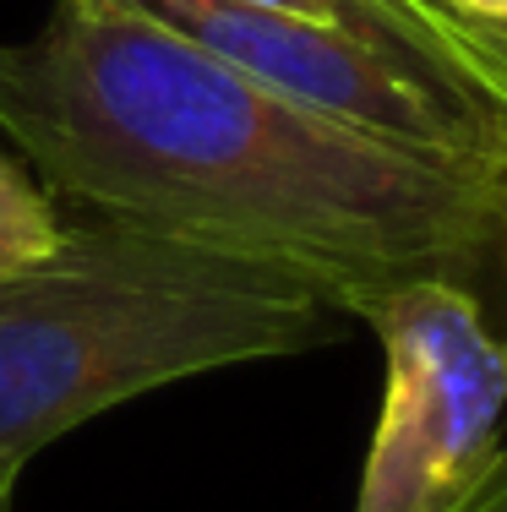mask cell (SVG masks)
Returning a JSON list of instances; mask_svg holds the SVG:
<instances>
[{"label": "cell", "mask_w": 507, "mask_h": 512, "mask_svg": "<svg viewBox=\"0 0 507 512\" xmlns=\"http://www.w3.org/2000/svg\"><path fill=\"white\" fill-rule=\"evenodd\" d=\"M0 131L60 207L306 273L360 322L409 278L497 256L502 169L300 109L131 0H50L0 39Z\"/></svg>", "instance_id": "obj_1"}, {"label": "cell", "mask_w": 507, "mask_h": 512, "mask_svg": "<svg viewBox=\"0 0 507 512\" xmlns=\"http://www.w3.org/2000/svg\"><path fill=\"white\" fill-rule=\"evenodd\" d=\"M349 322L328 289L279 262L66 207L55 251L0 273V480L115 404L311 355Z\"/></svg>", "instance_id": "obj_2"}, {"label": "cell", "mask_w": 507, "mask_h": 512, "mask_svg": "<svg viewBox=\"0 0 507 512\" xmlns=\"http://www.w3.org/2000/svg\"><path fill=\"white\" fill-rule=\"evenodd\" d=\"M360 322L382 344V409L355 512H453L507 447V338L458 278H409Z\"/></svg>", "instance_id": "obj_3"}, {"label": "cell", "mask_w": 507, "mask_h": 512, "mask_svg": "<svg viewBox=\"0 0 507 512\" xmlns=\"http://www.w3.org/2000/svg\"><path fill=\"white\" fill-rule=\"evenodd\" d=\"M131 6L153 11L191 44L295 99L300 109H317L404 153L507 175V109L388 44L246 0H131Z\"/></svg>", "instance_id": "obj_4"}, {"label": "cell", "mask_w": 507, "mask_h": 512, "mask_svg": "<svg viewBox=\"0 0 507 512\" xmlns=\"http://www.w3.org/2000/svg\"><path fill=\"white\" fill-rule=\"evenodd\" d=\"M60 224H66V207L50 197V186L22 158L0 153V273H17L50 256Z\"/></svg>", "instance_id": "obj_5"}, {"label": "cell", "mask_w": 507, "mask_h": 512, "mask_svg": "<svg viewBox=\"0 0 507 512\" xmlns=\"http://www.w3.org/2000/svg\"><path fill=\"white\" fill-rule=\"evenodd\" d=\"M453 512H507V447H502V458L491 463V474H486V480H480Z\"/></svg>", "instance_id": "obj_6"}, {"label": "cell", "mask_w": 507, "mask_h": 512, "mask_svg": "<svg viewBox=\"0 0 507 512\" xmlns=\"http://www.w3.org/2000/svg\"><path fill=\"white\" fill-rule=\"evenodd\" d=\"M442 11H453L458 22H475V28L507 33V0H437Z\"/></svg>", "instance_id": "obj_7"}, {"label": "cell", "mask_w": 507, "mask_h": 512, "mask_svg": "<svg viewBox=\"0 0 507 512\" xmlns=\"http://www.w3.org/2000/svg\"><path fill=\"white\" fill-rule=\"evenodd\" d=\"M11 502H17V480H0V512H11Z\"/></svg>", "instance_id": "obj_8"}, {"label": "cell", "mask_w": 507, "mask_h": 512, "mask_svg": "<svg viewBox=\"0 0 507 512\" xmlns=\"http://www.w3.org/2000/svg\"><path fill=\"white\" fill-rule=\"evenodd\" d=\"M497 262H502V284H507V229H502V246H497ZM507 338V333H502Z\"/></svg>", "instance_id": "obj_9"}]
</instances>
